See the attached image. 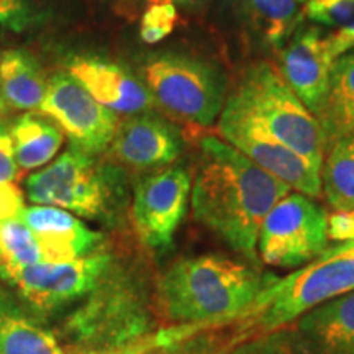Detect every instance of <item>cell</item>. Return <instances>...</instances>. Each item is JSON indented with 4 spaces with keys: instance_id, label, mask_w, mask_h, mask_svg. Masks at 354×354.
Returning a JSON list of instances; mask_svg holds the SVG:
<instances>
[{
    "instance_id": "7",
    "label": "cell",
    "mask_w": 354,
    "mask_h": 354,
    "mask_svg": "<svg viewBox=\"0 0 354 354\" xmlns=\"http://www.w3.org/2000/svg\"><path fill=\"white\" fill-rule=\"evenodd\" d=\"M328 214L313 197L290 192L269 210L259 228V263L300 269L328 248Z\"/></svg>"
},
{
    "instance_id": "9",
    "label": "cell",
    "mask_w": 354,
    "mask_h": 354,
    "mask_svg": "<svg viewBox=\"0 0 354 354\" xmlns=\"http://www.w3.org/2000/svg\"><path fill=\"white\" fill-rule=\"evenodd\" d=\"M112 268L107 251H94L68 263H38L0 277L33 313H48L91 294Z\"/></svg>"
},
{
    "instance_id": "4",
    "label": "cell",
    "mask_w": 354,
    "mask_h": 354,
    "mask_svg": "<svg viewBox=\"0 0 354 354\" xmlns=\"http://www.w3.org/2000/svg\"><path fill=\"white\" fill-rule=\"evenodd\" d=\"M25 189L35 205L57 207L91 220L110 218L125 202L122 172L74 146L30 176Z\"/></svg>"
},
{
    "instance_id": "17",
    "label": "cell",
    "mask_w": 354,
    "mask_h": 354,
    "mask_svg": "<svg viewBox=\"0 0 354 354\" xmlns=\"http://www.w3.org/2000/svg\"><path fill=\"white\" fill-rule=\"evenodd\" d=\"M305 354H354V290L308 310L294 322Z\"/></svg>"
},
{
    "instance_id": "36",
    "label": "cell",
    "mask_w": 354,
    "mask_h": 354,
    "mask_svg": "<svg viewBox=\"0 0 354 354\" xmlns=\"http://www.w3.org/2000/svg\"><path fill=\"white\" fill-rule=\"evenodd\" d=\"M304 2H307V0H304Z\"/></svg>"
},
{
    "instance_id": "33",
    "label": "cell",
    "mask_w": 354,
    "mask_h": 354,
    "mask_svg": "<svg viewBox=\"0 0 354 354\" xmlns=\"http://www.w3.org/2000/svg\"><path fill=\"white\" fill-rule=\"evenodd\" d=\"M259 351H261V343H253V344H246V346L240 348L233 354H259Z\"/></svg>"
},
{
    "instance_id": "12",
    "label": "cell",
    "mask_w": 354,
    "mask_h": 354,
    "mask_svg": "<svg viewBox=\"0 0 354 354\" xmlns=\"http://www.w3.org/2000/svg\"><path fill=\"white\" fill-rule=\"evenodd\" d=\"M225 24L250 56L277 57L304 24L300 0H221Z\"/></svg>"
},
{
    "instance_id": "21",
    "label": "cell",
    "mask_w": 354,
    "mask_h": 354,
    "mask_svg": "<svg viewBox=\"0 0 354 354\" xmlns=\"http://www.w3.org/2000/svg\"><path fill=\"white\" fill-rule=\"evenodd\" d=\"M48 84L38 66L21 51H7L0 59L2 100L17 110H39Z\"/></svg>"
},
{
    "instance_id": "15",
    "label": "cell",
    "mask_w": 354,
    "mask_h": 354,
    "mask_svg": "<svg viewBox=\"0 0 354 354\" xmlns=\"http://www.w3.org/2000/svg\"><path fill=\"white\" fill-rule=\"evenodd\" d=\"M69 73L115 113L136 115L149 112L156 104L143 81L120 64L99 57L79 56L71 59Z\"/></svg>"
},
{
    "instance_id": "6",
    "label": "cell",
    "mask_w": 354,
    "mask_h": 354,
    "mask_svg": "<svg viewBox=\"0 0 354 354\" xmlns=\"http://www.w3.org/2000/svg\"><path fill=\"white\" fill-rule=\"evenodd\" d=\"M141 74L159 107L192 125H214L227 102L223 73L198 57L159 53L146 57Z\"/></svg>"
},
{
    "instance_id": "2",
    "label": "cell",
    "mask_w": 354,
    "mask_h": 354,
    "mask_svg": "<svg viewBox=\"0 0 354 354\" xmlns=\"http://www.w3.org/2000/svg\"><path fill=\"white\" fill-rule=\"evenodd\" d=\"M248 261L223 254L177 259L158 279L161 312L179 325H218L240 317L276 281Z\"/></svg>"
},
{
    "instance_id": "10",
    "label": "cell",
    "mask_w": 354,
    "mask_h": 354,
    "mask_svg": "<svg viewBox=\"0 0 354 354\" xmlns=\"http://www.w3.org/2000/svg\"><path fill=\"white\" fill-rule=\"evenodd\" d=\"M192 194V177L185 166L171 165L143 177L135 185L131 220L141 243L166 251L174 243Z\"/></svg>"
},
{
    "instance_id": "19",
    "label": "cell",
    "mask_w": 354,
    "mask_h": 354,
    "mask_svg": "<svg viewBox=\"0 0 354 354\" xmlns=\"http://www.w3.org/2000/svg\"><path fill=\"white\" fill-rule=\"evenodd\" d=\"M315 118L325 153L338 140L354 135V50L335 59Z\"/></svg>"
},
{
    "instance_id": "18",
    "label": "cell",
    "mask_w": 354,
    "mask_h": 354,
    "mask_svg": "<svg viewBox=\"0 0 354 354\" xmlns=\"http://www.w3.org/2000/svg\"><path fill=\"white\" fill-rule=\"evenodd\" d=\"M0 354H64L56 336L3 284H0Z\"/></svg>"
},
{
    "instance_id": "35",
    "label": "cell",
    "mask_w": 354,
    "mask_h": 354,
    "mask_svg": "<svg viewBox=\"0 0 354 354\" xmlns=\"http://www.w3.org/2000/svg\"><path fill=\"white\" fill-rule=\"evenodd\" d=\"M300 2H304V0H300Z\"/></svg>"
},
{
    "instance_id": "22",
    "label": "cell",
    "mask_w": 354,
    "mask_h": 354,
    "mask_svg": "<svg viewBox=\"0 0 354 354\" xmlns=\"http://www.w3.org/2000/svg\"><path fill=\"white\" fill-rule=\"evenodd\" d=\"M320 177L333 212L354 210V135L338 140L325 153Z\"/></svg>"
},
{
    "instance_id": "30",
    "label": "cell",
    "mask_w": 354,
    "mask_h": 354,
    "mask_svg": "<svg viewBox=\"0 0 354 354\" xmlns=\"http://www.w3.org/2000/svg\"><path fill=\"white\" fill-rule=\"evenodd\" d=\"M330 39V48L331 55L336 59L344 53L354 50V21L346 26H342V28L333 30V32L328 33Z\"/></svg>"
},
{
    "instance_id": "34",
    "label": "cell",
    "mask_w": 354,
    "mask_h": 354,
    "mask_svg": "<svg viewBox=\"0 0 354 354\" xmlns=\"http://www.w3.org/2000/svg\"><path fill=\"white\" fill-rule=\"evenodd\" d=\"M3 105H6V102H3L2 97H0V113L3 112Z\"/></svg>"
},
{
    "instance_id": "29",
    "label": "cell",
    "mask_w": 354,
    "mask_h": 354,
    "mask_svg": "<svg viewBox=\"0 0 354 354\" xmlns=\"http://www.w3.org/2000/svg\"><path fill=\"white\" fill-rule=\"evenodd\" d=\"M25 210L24 194L13 183L0 184V221L21 218Z\"/></svg>"
},
{
    "instance_id": "26",
    "label": "cell",
    "mask_w": 354,
    "mask_h": 354,
    "mask_svg": "<svg viewBox=\"0 0 354 354\" xmlns=\"http://www.w3.org/2000/svg\"><path fill=\"white\" fill-rule=\"evenodd\" d=\"M30 13L26 0H0V25L12 32H24L28 26Z\"/></svg>"
},
{
    "instance_id": "20",
    "label": "cell",
    "mask_w": 354,
    "mask_h": 354,
    "mask_svg": "<svg viewBox=\"0 0 354 354\" xmlns=\"http://www.w3.org/2000/svg\"><path fill=\"white\" fill-rule=\"evenodd\" d=\"M17 165L33 171L48 165L63 145V131L50 118L25 113L10 128Z\"/></svg>"
},
{
    "instance_id": "25",
    "label": "cell",
    "mask_w": 354,
    "mask_h": 354,
    "mask_svg": "<svg viewBox=\"0 0 354 354\" xmlns=\"http://www.w3.org/2000/svg\"><path fill=\"white\" fill-rule=\"evenodd\" d=\"M179 15L172 3H153L145 8L141 17L140 37L145 43L154 44L172 33Z\"/></svg>"
},
{
    "instance_id": "27",
    "label": "cell",
    "mask_w": 354,
    "mask_h": 354,
    "mask_svg": "<svg viewBox=\"0 0 354 354\" xmlns=\"http://www.w3.org/2000/svg\"><path fill=\"white\" fill-rule=\"evenodd\" d=\"M19 169L12 133L6 125H0V184L13 183L19 177Z\"/></svg>"
},
{
    "instance_id": "31",
    "label": "cell",
    "mask_w": 354,
    "mask_h": 354,
    "mask_svg": "<svg viewBox=\"0 0 354 354\" xmlns=\"http://www.w3.org/2000/svg\"><path fill=\"white\" fill-rule=\"evenodd\" d=\"M259 354H292L289 342H287V336L276 335L271 336L269 339H266L264 343H261Z\"/></svg>"
},
{
    "instance_id": "11",
    "label": "cell",
    "mask_w": 354,
    "mask_h": 354,
    "mask_svg": "<svg viewBox=\"0 0 354 354\" xmlns=\"http://www.w3.org/2000/svg\"><path fill=\"white\" fill-rule=\"evenodd\" d=\"M39 112L64 130L71 146L87 154L109 149L118 128L117 113L95 100L71 73H56L51 77Z\"/></svg>"
},
{
    "instance_id": "14",
    "label": "cell",
    "mask_w": 354,
    "mask_h": 354,
    "mask_svg": "<svg viewBox=\"0 0 354 354\" xmlns=\"http://www.w3.org/2000/svg\"><path fill=\"white\" fill-rule=\"evenodd\" d=\"M183 151L179 131L165 118L143 112L118 123L109 154L133 169L171 166Z\"/></svg>"
},
{
    "instance_id": "3",
    "label": "cell",
    "mask_w": 354,
    "mask_h": 354,
    "mask_svg": "<svg viewBox=\"0 0 354 354\" xmlns=\"http://www.w3.org/2000/svg\"><path fill=\"white\" fill-rule=\"evenodd\" d=\"M354 290V246L335 243L287 277H277L241 313L248 335L272 333L308 310Z\"/></svg>"
},
{
    "instance_id": "28",
    "label": "cell",
    "mask_w": 354,
    "mask_h": 354,
    "mask_svg": "<svg viewBox=\"0 0 354 354\" xmlns=\"http://www.w3.org/2000/svg\"><path fill=\"white\" fill-rule=\"evenodd\" d=\"M328 238L335 243L354 246V210L328 215Z\"/></svg>"
},
{
    "instance_id": "13",
    "label": "cell",
    "mask_w": 354,
    "mask_h": 354,
    "mask_svg": "<svg viewBox=\"0 0 354 354\" xmlns=\"http://www.w3.org/2000/svg\"><path fill=\"white\" fill-rule=\"evenodd\" d=\"M277 57V68L287 84L315 115L325 95L331 66L335 63L328 33L323 32L322 26L302 24Z\"/></svg>"
},
{
    "instance_id": "32",
    "label": "cell",
    "mask_w": 354,
    "mask_h": 354,
    "mask_svg": "<svg viewBox=\"0 0 354 354\" xmlns=\"http://www.w3.org/2000/svg\"><path fill=\"white\" fill-rule=\"evenodd\" d=\"M146 7L153 6V3H172L176 7H185V8H196L202 7L203 3L210 2V0H141Z\"/></svg>"
},
{
    "instance_id": "24",
    "label": "cell",
    "mask_w": 354,
    "mask_h": 354,
    "mask_svg": "<svg viewBox=\"0 0 354 354\" xmlns=\"http://www.w3.org/2000/svg\"><path fill=\"white\" fill-rule=\"evenodd\" d=\"M304 15L313 25L338 30L354 21V0H307Z\"/></svg>"
},
{
    "instance_id": "23",
    "label": "cell",
    "mask_w": 354,
    "mask_h": 354,
    "mask_svg": "<svg viewBox=\"0 0 354 354\" xmlns=\"http://www.w3.org/2000/svg\"><path fill=\"white\" fill-rule=\"evenodd\" d=\"M44 263L41 248L21 218L0 221V277L28 266Z\"/></svg>"
},
{
    "instance_id": "5",
    "label": "cell",
    "mask_w": 354,
    "mask_h": 354,
    "mask_svg": "<svg viewBox=\"0 0 354 354\" xmlns=\"http://www.w3.org/2000/svg\"><path fill=\"white\" fill-rule=\"evenodd\" d=\"M232 95L282 143L322 171L325 148L320 125L276 64L269 59L253 61L243 71Z\"/></svg>"
},
{
    "instance_id": "16",
    "label": "cell",
    "mask_w": 354,
    "mask_h": 354,
    "mask_svg": "<svg viewBox=\"0 0 354 354\" xmlns=\"http://www.w3.org/2000/svg\"><path fill=\"white\" fill-rule=\"evenodd\" d=\"M21 220L28 225L44 263H68L94 253L102 243V234L87 227L68 210L50 205L25 207Z\"/></svg>"
},
{
    "instance_id": "8",
    "label": "cell",
    "mask_w": 354,
    "mask_h": 354,
    "mask_svg": "<svg viewBox=\"0 0 354 354\" xmlns=\"http://www.w3.org/2000/svg\"><path fill=\"white\" fill-rule=\"evenodd\" d=\"M216 128L221 140L292 190L313 198L322 194L320 169L282 143L232 94L227 97Z\"/></svg>"
},
{
    "instance_id": "1",
    "label": "cell",
    "mask_w": 354,
    "mask_h": 354,
    "mask_svg": "<svg viewBox=\"0 0 354 354\" xmlns=\"http://www.w3.org/2000/svg\"><path fill=\"white\" fill-rule=\"evenodd\" d=\"M290 190L220 136L201 140L190 194L194 218L250 264L261 268L259 228L269 210Z\"/></svg>"
}]
</instances>
